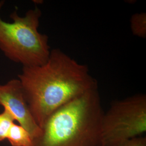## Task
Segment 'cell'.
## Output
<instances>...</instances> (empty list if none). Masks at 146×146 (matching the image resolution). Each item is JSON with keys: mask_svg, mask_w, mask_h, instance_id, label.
I'll return each instance as SVG.
<instances>
[{"mask_svg": "<svg viewBox=\"0 0 146 146\" xmlns=\"http://www.w3.org/2000/svg\"><path fill=\"white\" fill-rule=\"evenodd\" d=\"M18 77L31 114L41 128L54 111L97 84L87 66L59 49L51 50L43 64L23 67Z\"/></svg>", "mask_w": 146, "mask_h": 146, "instance_id": "6da1fadb", "label": "cell"}, {"mask_svg": "<svg viewBox=\"0 0 146 146\" xmlns=\"http://www.w3.org/2000/svg\"><path fill=\"white\" fill-rule=\"evenodd\" d=\"M104 114L96 84L54 111L31 146H100Z\"/></svg>", "mask_w": 146, "mask_h": 146, "instance_id": "7a4b0ae2", "label": "cell"}, {"mask_svg": "<svg viewBox=\"0 0 146 146\" xmlns=\"http://www.w3.org/2000/svg\"><path fill=\"white\" fill-rule=\"evenodd\" d=\"M4 1L0 2V12ZM41 11L35 7L21 17L15 11L10 15L13 22L3 21L0 16V49L5 56L23 67L46 62L50 48L48 37L38 31Z\"/></svg>", "mask_w": 146, "mask_h": 146, "instance_id": "3957f363", "label": "cell"}, {"mask_svg": "<svg viewBox=\"0 0 146 146\" xmlns=\"http://www.w3.org/2000/svg\"><path fill=\"white\" fill-rule=\"evenodd\" d=\"M146 131V96L137 94L113 102L104 114L100 146L141 136Z\"/></svg>", "mask_w": 146, "mask_h": 146, "instance_id": "277c9868", "label": "cell"}, {"mask_svg": "<svg viewBox=\"0 0 146 146\" xmlns=\"http://www.w3.org/2000/svg\"><path fill=\"white\" fill-rule=\"evenodd\" d=\"M0 104L29 133L32 140L41 134V129L31 114L19 79L0 84Z\"/></svg>", "mask_w": 146, "mask_h": 146, "instance_id": "5b68a950", "label": "cell"}, {"mask_svg": "<svg viewBox=\"0 0 146 146\" xmlns=\"http://www.w3.org/2000/svg\"><path fill=\"white\" fill-rule=\"evenodd\" d=\"M12 146H31V136L22 126L14 123L9 131L7 139Z\"/></svg>", "mask_w": 146, "mask_h": 146, "instance_id": "8992f818", "label": "cell"}, {"mask_svg": "<svg viewBox=\"0 0 146 146\" xmlns=\"http://www.w3.org/2000/svg\"><path fill=\"white\" fill-rule=\"evenodd\" d=\"M131 29L132 33L141 38L146 37V14L136 13L131 17Z\"/></svg>", "mask_w": 146, "mask_h": 146, "instance_id": "52a82bcc", "label": "cell"}, {"mask_svg": "<svg viewBox=\"0 0 146 146\" xmlns=\"http://www.w3.org/2000/svg\"><path fill=\"white\" fill-rule=\"evenodd\" d=\"M15 121L11 113L5 109L0 114V142L7 139L11 125Z\"/></svg>", "mask_w": 146, "mask_h": 146, "instance_id": "ba28073f", "label": "cell"}, {"mask_svg": "<svg viewBox=\"0 0 146 146\" xmlns=\"http://www.w3.org/2000/svg\"><path fill=\"white\" fill-rule=\"evenodd\" d=\"M105 146H146V137L141 136L128 141Z\"/></svg>", "mask_w": 146, "mask_h": 146, "instance_id": "9c48e42d", "label": "cell"}]
</instances>
